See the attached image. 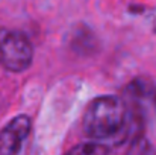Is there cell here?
I'll return each instance as SVG.
<instances>
[{"instance_id":"3957f363","label":"cell","mask_w":156,"mask_h":155,"mask_svg":"<svg viewBox=\"0 0 156 155\" xmlns=\"http://www.w3.org/2000/svg\"><path fill=\"white\" fill-rule=\"evenodd\" d=\"M29 132L30 119L27 116L14 117L0 131V155H17Z\"/></svg>"},{"instance_id":"5b68a950","label":"cell","mask_w":156,"mask_h":155,"mask_svg":"<svg viewBox=\"0 0 156 155\" xmlns=\"http://www.w3.org/2000/svg\"><path fill=\"white\" fill-rule=\"evenodd\" d=\"M126 91H127V94H129L130 98H133V99H143V98H146V96L150 94V91H152V84H150L147 79H144V78H136V79H133V81L127 85Z\"/></svg>"},{"instance_id":"8992f818","label":"cell","mask_w":156,"mask_h":155,"mask_svg":"<svg viewBox=\"0 0 156 155\" xmlns=\"http://www.w3.org/2000/svg\"><path fill=\"white\" fill-rule=\"evenodd\" d=\"M127 155H155V151L152 149V146L147 140L136 137V138H133Z\"/></svg>"},{"instance_id":"52a82bcc","label":"cell","mask_w":156,"mask_h":155,"mask_svg":"<svg viewBox=\"0 0 156 155\" xmlns=\"http://www.w3.org/2000/svg\"><path fill=\"white\" fill-rule=\"evenodd\" d=\"M155 103H156V96H155Z\"/></svg>"},{"instance_id":"6da1fadb","label":"cell","mask_w":156,"mask_h":155,"mask_svg":"<svg viewBox=\"0 0 156 155\" xmlns=\"http://www.w3.org/2000/svg\"><path fill=\"white\" fill-rule=\"evenodd\" d=\"M140 129V117L126 101L117 96H99L88 105L83 116V131L94 140L124 142Z\"/></svg>"},{"instance_id":"7a4b0ae2","label":"cell","mask_w":156,"mask_h":155,"mask_svg":"<svg viewBox=\"0 0 156 155\" xmlns=\"http://www.w3.org/2000/svg\"><path fill=\"white\" fill-rule=\"evenodd\" d=\"M34 59V47L29 38L18 31L0 28V64L9 72H24Z\"/></svg>"},{"instance_id":"277c9868","label":"cell","mask_w":156,"mask_h":155,"mask_svg":"<svg viewBox=\"0 0 156 155\" xmlns=\"http://www.w3.org/2000/svg\"><path fill=\"white\" fill-rule=\"evenodd\" d=\"M65 155H111V149L102 143H80L70 149Z\"/></svg>"}]
</instances>
